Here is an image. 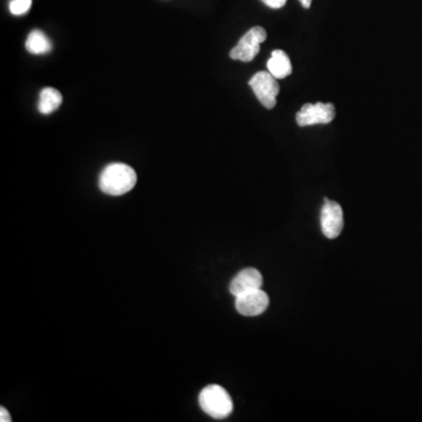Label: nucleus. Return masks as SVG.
Returning <instances> with one entry per match:
<instances>
[{"label": "nucleus", "mask_w": 422, "mask_h": 422, "mask_svg": "<svg viewBox=\"0 0 422 422\" xmlns=\"http://www.w3.org/2000/svg\"><path fill=\"white\" fill-rule=\"evenodd\" d=\"M137 182V172L128 164L112 163L102 170L99 187L107 195L121 196L130 192Z\"/></svg>", "instance_id": "f257e3e1"}, {"label": "nucleus", "mask_w": 422, "mask_h": 422, "mask_svg": "<svg viewBox=\"0 0 422 422\" xmlns=\"http://www.w3.org/2000/svg\"><path fill=\"white\" fill-rule=\"evenodd\" d=\"M262 285V274L254 268H246L231 281L229 290L234 297H237L239 294L249 292L252 290L261 289Z\"/></svg>", "instance_id": "6e6552de"}, {"label": "nucleus", "mask_w": 422, "mask_h": 422, "mask_svg": "<svg viewBox=\"0 0 422 422\" xmlns=\"http://www.w3.org/2000/svg\"><path fill=\"white\" fill-rule=\"evenodd\" d=\"M32 0H12L10 3V11L14 16H23L31 8Z\"/></svg>", "instance_id": "f8f14e48"}, {"label": "nucleus", "mask_w": 422, "mask_h": 422, "mask_svg": "<svg viewBox=\"0 0 422 422\" xmlns=\"http://www.w3.org/2000/svg\"><path fill=\"white\" fill-rule=\"evenodd\" d=\"M11 420V415L8 413V410L4 408V407H1V408H0V421L10 422Z\"/></svg>", "instance_id": "4468645a"}, {"label": "nucleus", "mask_w": 422, "mask_h": 422, "mask_svg": "<svg viewBox=\"0 0 422 422\" xmlns=\"http://www.w3.org/2000/svg\"><path fill=\"white\" fill-rule=\"evenodd\" d=\"M336 117V108L333 103H305L296 114V121L299 127L306 125H326Z\"/></svg>", "instance_id": "39448f33"}, {"label": "nucleus", "mask_w": 422, "mask_h": 422, "mask_svg": "<svg viewBox=\"0 0 422 422\" xmlns=\"http://www.w3.org/2000/svg\"><path fill=\"white\" fill-rule=\"evenodd\" d=\"M301 3L303 5V8H311V4H312V0H301Z\"/></svg>", "instance_id": "2eb2a0df"}, {"label": "nucleus", "mask_w": 422, "mask_h": 422, "mask_svg": "<svg viewBox=\"0 0 422 422\" xmlns=\"http://www.w3.org/2000/svg\"><path fill=\"white\" fill-rule=\"evenodd\" d=\"M63 103V95L53 87H46L40 92L38 110L43 115L53 113Z\"/></svg>", "instance_id": "9d476101"}, {"label": "nucleus", "mask_w": 422, "mask_h": 422, "mask_svg": "<svg viewBox=\"0 0 422 422\" xmlns=\"http://www.w3.org/2000/svg\"><path fill=\"white\" fill-rule=\"evenodd\" d=\"M321 230L328 239H336L344 228V214L339 203L325 199L324 207L321 209Z\"/></svg>", "instance_id": "423d86ee"}, {"label": "nucleus", "mask_w": 422, "mask_h": 422, "mask_svg": "<svg viewBox=\"0 0 422 422\" xmlns=\"http://www.w3.org/2000/svg\"><path fill=\"white\" fill-rule=\"evenodd\" d=\"M199 406L214 419L228 418L234 410L232 399L222 386L210 385L203 388L199 396Z\"/></svg>", "instance_id": "f03ea898"}, {"label": "nucleus", "mask_w": 422, "mask_h": 422, "mask_svg": "<svg viewBox=\"0 0 422 422\" xmlns=\"http://www.w3.org/2000/svg\"><path fill=\"white\" fill-rule=\"evenodd\" d=\"M26 50L32 54H46L51 52L52 43L43 32L34 30L28 34L26 39Z\"/></svg>", "instance_id": "9b49d317"}, {"label": "nucleus", "mask_w": 422, "mask_h": 422, "mask_svg": "<svg viewBox=\"0 0 422 422\" xmlns=\"http://www.w3.org/2000/svg\"><path fill=\"white\" fill-rule=\"evenodd\" d=\"M262 1L266 5V6H269V8H274V10L281 8L286 4V0H262Z\"/></svg>", "instance_id": "ddd939ff"}, {"label": "nucleus", "mask_w": 422, "mask_h": 422, "mask_svg": "<svg viewBox=\"0 0 422 422\" xmlns=\"http://www.w3.org/2000/svg\"><path fill=\"white\" fill-rule=\"evenodd\" d=\"M269 303V296L262 289H257L237 296L234 306L242 316H254L262 314Z\"/></svg>", "instance_id": "0eeeda50"}, {"label": "nucleus", "mask_w": 422, "mask_h": 422, "mask_svg": "<svg viewBox=\"0 0 422 422\" xmlns=\"http://www.w3.org/2000/svg\"><path fill=\"white\" fill-rule=\"evenodd\" d=\"M268 70L276 79H284L292 73V66L285 52L274 50L268 61Z\"/></svg>", "instance_id": "1a4fd4ad"}, {"label": "nucleus", "mask_w": 422, "mask_h": 422, "mask_svg": "<svg viewBox=\"0 0 422 422\" xmlns=\"http://www.w3.org/2000/svg\"><path fill=\"white\" fill-rule=\"evenodd\" d=\"M251 90H254L256 98L259 100L266 110H272L277 103L279 94V85L277 79L268 72H258L249 81Z\"/></svg>", "instance_id": "20e7f679"}, {"label": "nucleus", "mask_w": 422, "mask_h": 422, "mask_svg": "<svg viewBox=\"0 0 422 422\" xmlns=\"http://www.w3.org/2000/svg\"><path fill=\"white\" fill-rule=\"evenodd\" d=\"M266 40V32L261 26L252 28L239 39V43L230 51L231 59L243 63L252 61L261 51V43Z\"/></svg>", "instance_id": "7ed1b4c3"}]
</instances>
